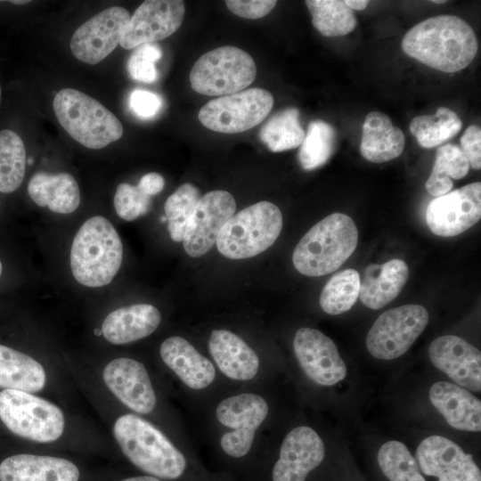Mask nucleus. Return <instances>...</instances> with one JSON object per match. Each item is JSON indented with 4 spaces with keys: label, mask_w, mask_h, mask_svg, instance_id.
Returning a JSON list of instances; mask_svg holds the SVG:
<instances>
[{
    "label": "nucleus",
    "mask_w": 481,
    "mask_h": 481,
    "mask_svg": "<svg viewBox=\"0 0 481 481\" xmlns=\"http://www.w3.org/2000/svg\"><path fill=\"white\" fill-rule=\"evenodd\" d=\"M159 353L163 362L189 387L203 389L213 382V363L183 338L174 336L165 339Z\"/></svg>",
    "instance_id": "23"
},
{
    "label": "nucleus",
    "mask_w": 481,
    "mask_h": 481,
    "mask_svg": "<svg viewBox=\"0 0 481 481\" xmlns=\"http://www.w3.org/2000/svg\"><path fill=\"white\" fill-rule=\"evenodd\" d=\"M200 199L199 189L186 183L180 185L165 203L167 230L171 239L183 241L189 220Z\"/></svg>",
    "instance_id": "37"
},
{
    "label": "nucleus",
    "mask_w": 481,
    "mask_h": 481,
    "mask_svg": "<svg viewBox=\"0 0 481 481\" xmlns=\"http://www.w3.org/2000/svg\"><path fill=\"white\" fill-rule=\"evenodd\" d=\"M45 384V369L37 361L0 345V387L33 393L42 390Z\"/></svg>",
    "instance_id": "29"
},
{
    "label": "nucleus",
    "mask_w": 481,
    "mask_h": 481,
    "mask_svg": "<svg viewBox=\"0 0 481 481\" xmlns=\"http://www.w3.org/2000/svg\"><path fill=\"white\" fill-rule=\"evenodd\" d=\"M282 215L269 201H259L233 215L223 226L216 248L231 259L255 257L269 249L282 229Z\"/></svg>",
    "instance_id": "6"
},
{
    "label": "nucleus",
    "mask_w": 481,
    "mask_h": 481,
    "mask_svg": "<svg viewBox=\"0 0 481 481\" xmlns=\"http://www.w3.org/2000/svg\"><path fill=\"white\" fill-rule=\"evenodd\" d=\"M409 276L406 263L391 259L382 265H369L360 277L359 298L367 307L378 310L394 300Z\"/></svg>",
    "instance_id": "24"
},
{
    "label": "nucleus",
    "mask_w": 481,
    "mask_h": 481,
    "mask_svg": "<svg viewBox=\"0 0 481 481\" xmlns=\"http://www.w3.org/2000/svg\"><path fill=\"white\" fill-rule=\"evenodd\" d=\"M10 3L14 4H24L29 3V1H24V0L17 1L16 0V1H10Z\"/></svg>",
    "instance_id": "47"
},
{
    "label": "nucleus",
    "mask_w": 481,
    "mask_h": 481,
    "mask_svg": "<svg viewBox=\"0 0 481 481\" xmlns=\"http://www.w3.org/2000/svg\"><path fill=\"white\" fill-rule=\"evenodd\" d=\"M432 2L435 3V4H443V3H445V1H441V0H440V1L433 0Z\"/></svg>",
    "instance_id": "48"
},
{
    "label": "nucleus",
    "mask_w": 481,
    "mask_h": 481,
    "mask_svg": "<svg viewBox=\"0 0 481 481\" xmlns=\"http://www.w3.org/2000/svg\"><path fill=\"white\" fill-rule=\"evenodd\" d=\"M429 358L437 369L456 384L475 392L481 390L480 350L461 337L444 335L428 347Z\"/></svg>",
    "instance_id": "18"
},
{
    "label": "nucleus",
    "mask_w": 481,
    "mask_h": 481,
    "mask_svg": "<svg viewBox=\"0 0 481 481\" xmlns=\"http://www.w3.org/2000/svg\"><path fill=\"white\" fill-rule=\"evenodd\" d=\"M121 481H160L159 478L151 476H139L125 478Z\"/></svg>",
    "instance_id": "46"
},
{
    "label": "nucleus",
    "mask_w": 481,
    "mask_h": 481,
    "mask_svg": "<svg viewBox=\"0 0 481 481\" xmlns=\"http://www.w3.org/2000/svg\"><path fill=\"white\" fill-rule=\"evenodd\" d=\"M256 74L255 61L247 52L226 45L201 55L191 69L190 82L199 94L222 96L247 88Z\"/></svg>",
    "instance_id": "7"
},
{
    "label": "nucleus",
    "mask_w": 481,
    "mask_h": 481,
    "mask_svg": "<svg viewBox=\"0 0 481 481\" xmlns=\"http://www.w3.org/2000/svg\"><path fill=\"white\" fill-rule=\"evenodd\" d=\"M428 313L420 305L411 304L381 314L366 337V347L375 358L393 360L403 355L425 330Z\"/></svg>",
    "instance_id": "10"
},
{
    "label": "nucleus",
    "mask_w": 481,
    "mask_h": 481,
    "mask_svg": "<svg viewBox=\"0 0 481 481\" xmlns=\"http://www.w3.org/2000/svg\"><path fill=\"white\" fill-rule=\"evenodd\" d=\"M275 0H228L227 8L245 19H259L267 15L276 5Z\"/></svg>",
    "instance_id": "42"
},
{
    "label": "nucleus",
    "mask_w": 481,
    "mask_h": 481,
    "mask_svg": "<svg viewBox=\"0 0 481 481\" xmlns=\"http://www.w3.org/2000/svg\"><path fill=\"white\" fill-rule=\"evenodd\" d=\"M161 57L162 50L155 43H148L137 46L127 61V70L130 77L138 82H155L158 78L155 63Z\"/></svg>",
    "instance_id": "40"
},
{
    "label": "nucleus",
    "mask_w": 481,
    "mask_h": 481,
    "mask_svg": "<svg viewBox=\"0 0 481 481\" xmlns=\"http://www.w3.org/2000/svg\"><path fill=\"white\" fill-rule=\"evenodd\" d=\"M325 447L319 435L309 427H297L284 438L280 457L273 469V481H305L321 464Z\"/></svg>",
    "instance_id": "19"
},
{
    "label": "nucleus",
    "mask_w": 481,
    "mask_h": 481,
    "mask_svg": "<svg viewBox=\"0 0 481 481\" xmlns=\"http://www.w3.org/2000/svg\"><path fill=\"white\" fill-rule=\"evenodd\" d=\"M481 217V183H469L436 197L427 207L426 220L430 231L441 237L459 235Z\"/></svg>",
    "instance_id": "13"
},
{
    "label": "nucleus",
    "mask_w": 481,
    "mask_h": 481,
    "mask_svg": "<svg viewBox=\"0 0 481 481\" xmlns=\"http://www.w3.org/2000/svg\"><path fill=\"white\" fill-rule=\"evenodd\" d=\"M293 347L302 370L316 384L332 386L345 379L346 366L336 345L320 330L300 328L295 334Z\"/></svg>",
    "instance_id": "16"
},
{
    "label": "nucleus",
    "mask_w": 481,
    "mask_h": 481,
    "mask_svg": "<svg viewBox=\"0 0 481 481\" xmlns=\"http://www.w3.org/2000/svg\"><path fill=\"white\" fill-rule=\"evenodd\" d=\"M360 291V275L355 269H346L333 275L320 296L322 309L331 315L348 311L356 302Z\"/></svg>",
    "instance_id": "36"
},
{
    "label": "nucleus",
    "mask_w": 481,
    "mask_h": 481,
    "mask_svg": "<svg viewBox=\"0 0 481 481\" xmlns=\"http://www.w3.org/2000/svg\"><path fill=\"white\" fill-rule=\"evenodd\" d=\"M184 14L183 1H144L130 17L119 44L125 49H132L164 39L179 29Z\"/></svg>",
    "instance_id": "15"
},
{
    "label": "nucleus",
    "mask_w": 481,
    "mask_h": 481,
    "mask_svg": "<svg viewBox=\"0 0 481 481\" xmlns=\"http://www.w3.org/2000/svg\"><path fill=\"white\" fill-rule=\"evenodd\" d=\"M2 271H3V265H2V263H1V261H0V275H1V273H2Z\"/></svg>",
    "instance_id": "49"
},
{
    "label": "nucleus",
    "mask_w": 481,
    "mask_h": 481,
    "mask_svg": "<svg viewBox=\"0 0 481 481\" xmlns=\"http://www.w3.org/2000/svg\"><path fill=\"white\" fill-rule=\"evenodd\" d=\"M273 105L271 93L254 87L209 101L200 109L198 118L210 130L236 134L260 124Z\"/></svg>",
    "instance_id": "9"
},
{
    "label": "nucleus",
    "mask_w": 481,
    "mask_h": 481,
    "mask_svg": "<svg viewBox=\"0 0 481 481\" xmlns=\"http://www.w3.org/2000/svg\"><path fill=\"white\" fill-rule=\"evenodd\" d=\"M28 192L37 206L54 213H72L80 204L78 184L69 173L37 172L29 180Z\"/></svg>",
    "instance_id": "28"
},
{
    "label": "nucleus",
    "mask_w": 481,
    "mask_h": 481,
    "mask_svg": "<svg viewBox=\"0 0 481 481\" xmlns=\"http://www.w3.org/2000/svg\"><path fill=\"white\" fill-rule=\"evenodd\" d=\"M416 461L425 475L436 477L438 481H481L472 455L444 436L435 435L422 440Z\"/></svg>",
    "instance_id": "17"
},
{
    "label": "nucleus",
    "mask_w": 481,
    "mask_h": 481,
    "mask_svg": "<svg viewBox=\"0 0 481 481\" xmlns=\"http://www.w3.org/2000/svg\"><path fill=\"white\" fill-rule=\"evenodd\" d=\"M33 162V159H29V163L31 164Z\"/></svg>",
    "instance_id": "50"
},
{
    "label": "nucleus",
    "mask_w": 481,
    "mask_h": 481,
    "mask_svg": "<svg viewBox=\"0 0 481 481\" xmlns=\"http://www.w3.org/2000/svg\"><path fill=\"white\" fill-rule=\"evenodd\" d=\"M130 20L123 7L107 8L83 23L74 32L70 49L79 61L96 64L105 59L120 43Z\"/></svg>",
    "instance_id": "12"
},
{
    "label": "nucleus",
    "mask_w": 481,
    "mask_h": 481,
    "mask_svg": "<svg viewBox=\"0 0 481 481\" xmlns=\"http://www.w3.org/2000/svg\"><path fill=\"white\" fill-rule=\"evenodd\" d=\"M151 206V197L144 194L137 186L126 183L118 185L114 196V208L120 218L133 221L147 214Z\"/></svg>",
    "instance_id": "39"
},
{
    "label": "nucleus",
    "mask_w": 481,
    "mask_h": 481,
    "mask_svg": "<svg viewBox=\"0 0 481 481\" xmlns=\"http://www.w3.org/2000/svg\"><path fill=\"white\" fill-rule=\"evenodd\" d=\"M306 133L299 121V111L290 107L277 112L261 127L259 138L273 152L298 147Z\"/></svg>",
    "instance_id": "31"
},
{
    "label": "nucleus",
    "mask_w": 481,
    "mask_h": 481,
    "mask_svg": "<svg viewBox=\"0 0 481 481\" xmlns=\"http://www.w3.org/2000/svg\"><path fill=\"white\" fill-rule=\"evenodd\" d=\"M405 145L403 131L380 111L370 112L363 125L361 154L368 161L382 163L399 157Z\"/></svg>",
    "instance_id": "27"
},
{
    "label": "nucleus",
    "mask_w": 481,
    "mask_h": 481,
    "mask_svg": "<svg viewBox=\"0 0 481 481\" xmlns=\"http://www.w3.org/2000/svg\"><path fill=\"white\" fill-rule=\"evenodd\" d=\"M165 185L164 178L161 175L151 172L144 175L136 185L144 194L153 196L160 192Z\"/></svg>",
    "instance_id": "44"
},
{
    "label": "nucleus",
    "mask_w": 481,
    "mask_h": 481,
    "mask_svg": "<svg viewBox=\"0 0 481 481\" xmlns=\"http://www.w3.org/2000/svg\"><path fill=\"white\" fill-rule=\"evenodd\" d=\"M209 352L220 371L236 380L253 379L259 369L257 354L243 339L226 330H214L208 341Z\"/></svg>",
    "instance_id": "26"
},
{
    "label": "nucleus",
    "mask_w": 481,
    "mask_h": 481,
    "mask_svg": "<svg viewBox=\"0 0 481 481\" xmlns=\"http://www.w3.org/2000/svg\"><path fill=\"white\" fill-rule=\"evenodd\" d=\"M358 231L353 219L333 213L314 224L294 249L295 268L306 276H322L339 268L354 253Z\"/></svg>",
    "instance_id": "3"
},
{
    "label": "nucleus",
    "mask_w": 481,
    "mask_h": 481,
    "mask_svg": "<svg viewBox=\"0 0 481 481\" xmlns=\"http://www.w3.org/2000/svg\"><path fill=\"white\" fill-rule=\"evenodd\" d=\"M0 420L13 434L39 443L57 440L65 426L64 415L57 405L14 389L0 392Z\"/></svg>",
    "instance_id": "8"
},
{
    "label": "nucleus",
    "mask_w": 481,
    "mask_h": 481,
    "mask_svg": "<svg viewBox=\"0 0 481 481\" xmlns=\"http://www.w3.org/2000/svg\"><path fill=\"white\" fill-rule=\"evenodd\" d=\"M429 399L447 423L460 430H481V402L464 387L438 381L429 389Z\"/></svg>",
    "instance_id": "22"
},
{
    "label": "nucleus",
    "mask_w": 481,
    "mask_h": 481,
    "mask_svg": "<svg viewBox=\"0 0 481 481\" xmlns=\"http://www.w3.org/2000/svg\"><path fill=\"white\" fill-rule=\"evenodd\" d=\"M113 433L123 453L141 470L163 479H175L183 473V454L145 420L124 414L115 421Z\"/></svg>",
    "instance_id": "4"
},
{
    "label": "nucleus",
    "mask_w": 481,
    "mask_h": 481,
    "mask_svg": "<svg viewBox=\"0 0 481 481\" xmlns=\"http://www.w3.org/2000/svg\"><path fill=\"white\" fill-rule=\"evenodd\" d=\"M123 257V246L112 224L101 216L87 219L74 237L70 267L82 285L102 287L113 280Z\"/></svg>",
    "instance_id": "2"
},
{
    "label": "nucleus",
    "mask_w": 481,
    "mask_h": 481,
    "mask_svg": "<svg viewBox=\"0 0 481 481\" xmlns=\"http://www.w3.org/2000/svg\"><path fill=\"white\" fill-rule=\"evenodd\" d=\"M102 377L113 395L134 412L145 414L155 408L154 389L142 363L116 358L105 366Z\"/></svg>",
    "instance_id": "20"
},
{
    "label": "nucleus",
    "mask_w": 481,
    "mask_h": 481,
    "mask_svg": "<svg viewBox=\"0 0 481 481\" xmlns=\"http://www.w3.org/2000/svg\"><path fill=\"white\" fill-rule=\"evenodd\" d=\"M268 411L265 400L255 394L244 393L223 400L216 408V418L221 424L232 428L221 437L224 452L235 458L245 456Z\"/></svg>",
    "instance_id": "11"
},
{
    "label": "nucleus",
    "mask_w": 481,
    "mask_h": 481,
    "mask_svg": "<svg viewBox=\"0 0 481 481\" xmlns=\"http://www.w3.org/2000/svg\"><path fill=\"white\" fill-rule=\"evenodd\" d=\"M129 107L142 119L155 117L162 107V99L155 93L135 89L129 96Z\"/></svg>",
    "instance_id": "41"
},
{
    "label": "nucleus",
    "mask_w": 481,
    "mask_h": 481,
    "mask_svg": "<svg viewBox=\"0 0 481 481\" xmlns=\"http://www.w3.org/2000/svg\"><path fill=\"white\" fill-rule=\"evenodd\" d=\"M77 466L63 458L15 454L0 463V481H78Z\"/></svg>",
    "instance_id": "21"
},
{
    "label": "nucleus",
    "mask_w": 481,
    "mask_h": 481,
    "mask_svg": "<svg viewBox=\"0 0 481 481\" xmlns=\"http://www.w3.org/2000/svg\"><path fill=\"white\" fill-rule=\"evenodd\" d=\"M469 167L467 158L457 145L438 147L431 174L425 183L426 190L435 197L446 194L453 186L452 179L463 178Z\"/></svg>",
    "instance_id": "30"
},
{
    "label": "nucleus",
    "mask_w": 481,
    "mask_h": 481,
    "mask_svg": "<svg viewBox=\"0 0 481 481\" xmlns=\"http://www.w3.org/2000/svg\"><path fill=\"white\" fill-rule=\"evenodd\" d=\"M378 462L390 481H426L420 474L416 459L399 441L385 443L379 450Z\"/></svg>",
    "instance_id": "38"
},
{
    "label": "nucleus",
    "mask_w": 481,
    "mask_h": 481,
    "mask_svg": "<svg viewBox=\"0 0 481 481\" xmlns=\"http://www.w3.org/2000/svg\"><path fill=\"white\" fill-rule=\"evenodd\" d=\"M461 151L469 166L474 169L481 167V130L476 125H470L461 139Z\"/></svg>",
    "instance_id": "43"
},
{
    "label": "nucleus",
    "mask_w": 481,
    "mask_h": 481,
    "mask_svg": "<svg viewBox=\"0 0 481 481\" xmlns=\"http://www.w3.org/2000/svg\"><path fill=\"white\" fill-rule=\"evenodd\" d=\"M0 101H1V87H0Z\"/></svg>",
    "instance_id": "51"
},
{
    "label": "nucleus",
    "mask_w": 481,
    "mask_h": 481,
    "mask_svg": "<svg viewBox=\"0 0 481 481\" xmlns=\"http://www.w3.org/2000/svg\"><path fill=\"white\" fill-rule=\"evenodd\" d=\"M335 142L336 132L331 125L321 119L310 122L298 151L302 168L311 171L324 165L334 151Z\"/></svg>",
    "instance_id": "35"
},
{
    "label": "nucleus",
    "mask_w": 481,
    "mask_h": 481,
    "mask_svg": "<svg viewBox=\"0 0 481 481\" xmlns=\"http://www.w3.org/2000/svg\"><path fill=\"white\" fill-rule=\"evenodd\" d=\"M314 27L325 37H339L353 31L357 20L344 1L307 0Z\"/></svg>",
    "instance_id": "33"
},
{
    "label": "nucleus",
    "mask_w": 481,
    "mask_h": 481,
    "mask_svg": "<svg viewBox=\"0 0 481 481\" xmlns=\"http://www.w3.org/2000/svg\"><path fill=\"white\" fill-rule=\"evenodd\" d=\"M160 321L161 314L152 305L123 306L107 315L102 322V334L111 344H127L151 335Z\"/></svg>",
    "instance_id": "25"
},
{
    "label": "nucleus",
    "mask_w": 481,
    "mask_h": 481,
    "mask_svg": "<svg viewBox=\"0 0 481 481\" xmlns=\"http://www.w3.org/2000/svg\"><path fill=\"white\" fill-rule=\"evenodd\" d=\"M345 4L350 8L352 11H361L367 7L369 1L367 0H347L344 1Z\"/></svg>",
    "instance_id": "45"
},
{
    "label": "nucleus",
    "mask_w": 481,
    "mask_h": 481,
    "mask_svg": "<svg viewBox=\"0 0 481 481\" xmlns=\"http://www.w3.org/2000/svg\"><path fill=\"white\" fill-rule=\"evenodd\" d=\"M26 169V150L18 134L0 131V192L11 193L21 184Z\"/></svg>",
    "instance_id": "34"
},
{
    "label": "nucleus",
    "mask_w": 481,
    "mask_h": 481,
    "mask_svg": "<svg viewBox=\"0 0 481 481\" xmlns=\"http://www.w3.org/2000/svg\"><path fill=\"white\" fill-rule=\"evenodd\" d=\"M53 106L61 126L86 148H103L123 135V126L118 118L101 102L81 91L73 88L60 90Z\"/></svg>",
    "instance_id": "5"
},
{
    "label": "nucleus",
    "mask_w": 481,
    "mask_h": 481,
    "mask_svg": "<svg viewBox=\"0 0 481 481\" xmlns=\"http://www.w3.org/2000/svg\"><path fill=\"white\" fill-rule=\"evenodd\" d=\"M403 51L420 62L446 73L469 66L477 53L471 26L460 17L439 15L413 26L404 37Z\"/></svg>",
    "instance_id": "1"
},
{
    "label": "nucleus",
    "mask_w": 481,
    "mask_h": 481,
    "mask_svg": "<svg viewBox=\"0 0 481 481\" xmlns=\"http://www.w3.org/2000/svg\"><path fill=\"white\" fill-rule=\"evenodd\" d=\"M235 209V200L226 191H212L200 197L183 240L186 253L192 257L207 254L216 244L221 229L234 215Z\"/></svg>",
    "instance_id": "14"
},
{
    "label": "nucleus",
    "mask_w": 481,
    "mask_h": 481,
    "mask_svg": "<svg viewBox=\"0 0 481 481\" xmlns=\"http://www.w3.org/2000/svg\"><path fill=\"white\" fill-rule=\"evenodd\" d=\"M462 127L459 116L452 110L440 107L435 115L415 117L410 131L419 144L427 149L438 146L456 135Z\"/></svg>",
    "instance_id": "32"
}]
</instances>
